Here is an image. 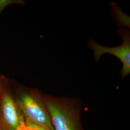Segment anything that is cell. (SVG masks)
I'll list each match as a JSON object with an SVG mask.
<instances>
[{
    "mask_svg": "<svg viewBox=\"0 0 130 130\" xmlns=\"http://www.w3.org/2000/svg\"><path fill=\"white\" fill-rule=\"evenodd\" d=\"M46 101L54 130H84L80 99L46 94Z\"/></svg>",
    "mask_w": 130,
    "mask_h": 130,
    "instance_id": "6da1fadb",
    "label": "cell"
},
{
    "mask_svg": "<svg viewBox=\"0 0 130 130\" xmlns=\"http://www.w3.org/2000/svg\"><path fill=\"white\" fill-rule=\"evenodd\" d=\"M25 3V2L22 0H0V14L10 5H24Z\"/></svg>",
    "mask_w": 130,
    "mask_h": 130,
    "instance_id": "8992f818",
    "label": "cell"
},
{
    "mask_svg": "<svg viewBox=\"0 0 130 130\" xmlns=\"http://www.w3.org/2000/svg\"><path fill=\"white\" fill-rule=\"evenodd\" d=\"M0 130H5L3 128V127H2V126L1 123H0Z\"/></svg>",
    "mask_w": 130,
    "mask_h": 130,
    "instance_id": "ba28073f",
    "label": "cell"
},
{
    "mask_svg": "<svg viewBox=\"0 0 130 130\" xmlns=\"http://www.w3.org/2000/svg\"><path fill=\"white\" fill-rule=\"evenodd\" d=\"M0 123L5 130H19L25 124L8 78L0 89Z\"/></svg>",
    "mask_w": 130,
    "mask_h": 130,
    "instance_id": "3957f363",
    "label": "cell"
},
{
    "mask_svg": "<svg viewBox=\"0 0 130 130\" xmlns=\"http://www.w3.org/2000/svg\"><path fill=\"white\" fill-rule=\"evenodd\" d=\"M10 84L25 119H30L54 130L47 107L46 94L37 89L28 87L13 80H10Z\"/></svg>",
    "mask_w": 130,
    "mask_h": 130,
    "instance_id": "7a4b0ae2",
    "label": "cell"
},
{
    "mask_svg": "<svg viewBox=\"0 0 130 130\" xmlns=\"http://www.w3.org/2000/svg\"><path fill=\"white\" fill-rule=\"evenodd\" d=\"M7 78L4 75L0 74V89Z\"/></svg>",
    "mask_w": 130,
    "mask_h": 130,
    "instance_id": "52a82bcc",
    "label": "cell"
},
{
    "mask_svg": "<svg viewBox=\"0 0 130 130\" xmlns=\"http://www.w3.org/2000/svg\"><path fill=\"white\" fill-rule=\"evenodd\" d=\"M26 130H52L46 125L33 121L30 119H25Z\"/></svg>",
    "mask_w": 130,
    "mask_h": 130,
    "instance_id": "5b68a950",
    "label": "cell"
},
{
    "mask_svg": "<svg viewBox=\"0 0 130 130\" xmlns=\"http://www.w3.org/2000/svg\"><path fill=\"white\" fill-rule=\"evenodd\" d=\"M119 33L122 39V44L118 46L108 47L100 45L92 39H89L88 46L93 52L95 60L98 62L101 56L108 54L115 56L122 64L121 75L123 79L130 74V33L129 30L120 28Z\"/></svg>",
    "mask_w": 130,
    "mask_h": 130,
    "instance_id": "277c9868",
    "label": "cell"
}]
</instances>
